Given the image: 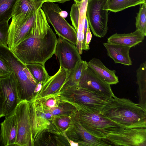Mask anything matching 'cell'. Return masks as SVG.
Here are the masks:
<instances>
[{
	"label": "cell",
	"mask_w": 146,
	"mask_h": 146,
	"mask_svg": "<svg viewBox=\"0 0 146 146\" xmlns=\"http://www.w3.org/2000/svg\"><path fill=\"white\" fill-rule=\"evenodd\" d=\"M75 132L79 138L80 145L82 146H114L107 139L95 137L85 130L75 117L74 123Z\"/></svg>",
	"instance_id": "cell-18"
},
{
	"label": "cell",
	"mask_w": 146,
	"mask_h": 146,
	"mask_svg": "<svg viewBox=\"0 0 146 146\" xmlns=\"http://www.w3.org/2000/svg\"><path fill=\"white\" fill-rule=\"evenodd\" d=\"M106 139L114 146H146V127L124 128Z\"/></svg>",
	"instance_id": "cell-11"
},
{
	"label": "cell",
	"mask_w": 146,
	"mask_h": 146,
	"mask_svg": "<svg viewBox=\"0 0 146 146\" xmlns=\"http://www.w3.org/2000/svg\"><path fill=\"white\" fill-rule=\"evenodd\" d=\"M0 91L4 103L5 117H6L15 114L21 101L18 93L17 78L13 72L0 78Z\"/></svg>",
	"instance_id": "cell-10"
},
{
	"label": "cell",
	"mask_w": 146,
	"mask_h": 146,
	"mask_svg": "<svg viewBox=\"0 0 146 146\" xmlns=\"http://www.w3.org/2000/svg\"><path fill=\"white\" fill-rule=\"evenodd\" d=\"M113 98L115 95L110 85L98 77L88 67L83 72L76 85Z\"/></svg>",
	"instance_id": "cell-13"
},
{
	"label": "cell",
	"mask_w": 146,
	"mask_h": 146,
	"mask_svg": "<svg viewBox=\"0 0 146 146\" xmlns=\"http://www.w3.org/2000/svg\"><path fill=\"white\" fill-rule=\"evenodd\" d=\"M43 10L48 23L53 27L56 34L68 41L76 45L77 41V33L60 14L62 9L58 4L52 2H46L42 5Z\"/></svg>",
	"instance_id": "cell-7"
},
{
	"label": "cell",
	"mask_w": 146,
	"mask_h": 146,
	"mask_svg": "<svg viewBox=\"0 0 146 146\" xmlns=\"http://www.w3.org/2000/svg\"><path fill=\"white\" fill-rule=\"evenodd\" d=\"M145 36L142 33L136 29L130 33L113 34L108 38L107 42L131 48L142 42Z\"/></svg>",
	"instance_id": "cell-19"
},
{
	"label": "cell",
	"mask_w": 146,
	"mask_h": 146,
	"mask_svg": "<svg viewBox=\"0 0 146 146\" xmlns=\"http://www.w3.org/2000/svg\"><path fill=\"white\" fill-rule=\"evenodd\" d=\"M60 90L64 97L96 113H100L113 98L78 86L62 88Z\"/></svg>",
	"instance_id": "cell-6"
},
{
	"label": "cell",
	"mask_w": 146,
	"mask_h": 146,
	"mask_svg": "<svg viewBox=\"0 0 146 146\" xmlns=\"http://www.w3.org/2000/svg\"><path fill=\"white\" fill-rule=\"evenodd\" d=\"M0 146H4L3 144L1 136V135L0 131Z\"/></svg>",
	"instance_id": "cell-38"
},
{
	"label": "cell",
	"mask_w": 146,
	"mask_h": 146,
	"mask_svg": "<svg viewBox=\"0 0 146 146\" xmlns=\"http://www.w3.org/2000/svg\"><path fill=\"white\" fill-rule=\"evenodd\" d=\"M0 57L13 70L17 80L18 96L21 101L33 100L38 82L34 79L25 65L10 51L8 46L0 45Z\"/></svg>",
	"instance_id": "cell-4"
},
{
	"label": "cell",
	"mask_w": 146,
	"mask_h": 146,
	"mask_svg": "<svg viewBox=\"0 0 146 146\" xmlns=\"http://www.w3.org/2000/svg\"><path fill=\"white\" fill-rule=\"evenodd\" d=\"M17 0H0V23L9 21Z\"/></svg>",
	"instance_id": "cell-25"
},
{
	"label": "cell",
	"mask_w": 146,
	"mask_h": 146,
	"mask_svg": "<svg viewBox=\"0 0 146 146\" xmlns=\"http://www.w3.org/2000/svg\"><path fill=\"white\" fill-rule=\"evenodd\" d=\"M5 116L4 103L0 91V119Z\"/></svg>",
	"instance_id": "cell-34"
},
{
	"label": "cell",
	"mask_w": 146,
	"mask_h": 146,
	"mask_svg": "<svg viewBox=\"0 0 146 146\" xmlns=\"http://www.w3.org/2000/svg\"><path fill=\"white\" fill-rule=\"evenodd\" d=\"M70 122V118L67 117H61L58 118L57 120L58 126L64 129L67 128L69 125Z\"/></svg>",
	"instance_id": "cell-31"
},
{
	"label": "cell",
	"mask_w": 146,
	"mask_h": 146,
	"mask_svg": "<svg viewBox=\"0 0 146 146\" xmlns=\"http://www.w3.org/2000/svg\"><path fill=\"white\" fill-rule=\"evenodd\" d=\"M57 40L51 28L46 34L31 29L27 37L11 51L25 65L39 63L44 65L54 54Z\"/></svg>",
	"instance_id": "cell-1"
},
{
	"label": "cell",
	"mask_w": 146,
	"mask_h": 146,
	"mask_svg": "<svg viewBox=\"0 0 146 146\" xmlns=\"http://www.w3.org/2000/svg\"><path fill=\"white\" fill-rule=\"evenodd\" d=\"M67 75V71L60 66L58 72L53 76H50L42 84L41 89L35 96L33 100L60 91L65 82Z\"/></svg>",
	"instance_id": "cell-14"
},
{
	"label": "cell",
	"mask_w": 146,
	"mask_h": 146,
	"mask_svg": "<svg viewBox=\"0 0 146 146\" xmlns=\"http://www.w3.org/2000/svg\"><path fill=\"white\" fill-rule=\"evenodd\" d=\"M36 12L28 17L22 14L13 16L9 25L7 45L11 51L28 35L35 18Z\"/></svg>",
	"instance_id": "cell-9"
},
{
	"label": "cell",
	"mask_w": 146,
	"mask_h": 146,
	"mask_svg": "<svg viewBox=\"0 0 146 146\" xmlns=\"http://www.w3.org/2000/svg\"><path fill=\"white\" fill-rule=\"evenodd\" d=\"M107 0H88L86 16L89 28L94 36L104 37L108 28Z\"/></svg>",
	"instance_id": "cell-8"
},
{
	"label": "cell",
	"mask_w": 146,
	"mask_h": 146,
	"mask_svg": "<svg viewBox=\"0 0 146 146\" xmlns=\"http://www.w3.org/2000/svg\"><path fill=\"white\" fill-rule=\"evenodd\" d=\"M100 113L124 128L146 127V111L128 99L115 96Z\"/></svg>",
	"instance_id": "cell-2"
},
{
	"label": "cell",
	"mask_w": 146,
	"mask_h": 146,
	"mask_svg": "<svg viewBox=\"0 0 146 146\" xmlns=\"http://www.w3.org/2000/svg\"><path fill=\"white\" fill-rule=\"evenodd\" d=\"M60 14L61 16L64 18L68 15V13L66 11H63L62 10L60 12Z\"/></svg>",
	"instance_id": "cell-37"
},
{
	"label": "cell",
	"mask_w": 146,
	"mask_h": 146,
	"mask_svg": "<svg viewBox=\"0 0 146 146\" xmlns=\"http://www.w3.org/2000/svg\"><path fill=\"white\" fill-rule=\"evenodd\" d=\"M15 114L17 129L15 146L34 145L40 125L34 101H20Z\"/></svg>",
	"instance_id": "cell-3"
},
{
	"label": "cell",
	"mask_w": 146,
	"mask_h": 146,
	"mask_svg": "<svg viewBox=\"0 0 146 146\" xmlns=\"http://www.w3.org/2000/svg\"><path fill=\"white\" fill-rule=\"evenodd\" d=\"M139 12L136 17V29L146 36V3L140 4Z\"/></svg>",
	"instance_id": "cell-26"
},
{
	"label": "cell",
	"mask_w": 146,
	"mask_h": 146,
	"mask_svg": "<svg viewBox=\"0 0 146 146\" xmlns=\"http://www.w3.org/2000/svg\"><path fill=\"white\" fill-rule=\"evenodd\" d=\"M76 117L86 131L94 136L106 139L109 134L124 128L100 113L93 112L77 105Z\"/></svg>",
	"instance_id": "cell-5"
},
{
	"label": "cell",
	"mask_w": 146,
	"mask_h": 146,
	"mask_svg": "<svg viewBox=\"0 0 146 146\" xmlns=\"http://www.w3.org/2000/svg\"><path fill=\"white\" fill-rule=\"evenodd\" d=\"M43 84L42 82H38L35 90L34 92L36 94L41 89ZM36 96V95H35Z\"/></svg>",
	"instance_id": "cell-36"
},
{
	"label": "cell",
	"mask_w": 146,
	"mask_h": 146,
	"mask_svg": "<svg viewBox=\"0 0 146 146\" xmlns=\"http://www.w3.org/2000/svg\"><path fill=\"white\" fill-rule=\"evenodd\" d=\"M1 135L4 146H15L17 129L15 113L5 117L0 124Z\"/></svg>",
	"instance_id": "cell-15"
},
{
	"label": "cell",
	"mask_w": 146,
	"mask_h": 146,
	"mask_svg": "<svg viewBox=\"0 0 146 146\" xmlns=\"http://www.w3.org/2000/svg\"><path fill=\"white\" fill-rule=\"evenodd\" d=\"M43 1L44 2H58L61 3H63L67 1H70V0H39Z\"/></svg>",
	"instance_id": "cell-35"
},
{
	"label": "cell",
	"mask_w": 146,
	"mask_h": 146,
	"mask_svg": "<svg viewBox=\"0 0 146 146\" xmlns=\"http://www.w3.org/2000/svg\"><path fill=\"white\" fill-rule=\"evenodd\" d=\"M137 83L138 86V103L146 111V62L141 64L136 70Z\"/></svg>",
	"instance_id": "cell-21"
},
{
	"label": "cell",
	"mask_w": 146,
	"mask_h": 146,
	"mask_svg": "<svg viewBox=\"0 0 146 146\" xmlns=\"http://www.w3.org/2000/svg\"><path fill=\"white\" fill-rule=\"evenodd\" d=\"M25 66L38 82H42L43 84L50 76L46 70L44 65L39 63H32Z\"/></svg>",
	"instance_id": "cell-24"
},
{
	"label": "cell",
	"mask_w": 146,
	"mask_h": 146,
	"mask_svg": "<svg viewBox=\"0 0 146 146\" xmlns=\"http://www.w3.org/2000/svg\"><path fill=\"white\" fill-rule=\"evenodd\" d=\"M58 58L60 66L69 71L82 60L75 45L59 36L54 54Z\"/></svg>",
	"instance_id": "cell-12"
},
{
	"label": "cell",
	"mask_w": 146,
	"mask_h": 146,
	"mask_svg": "<svg viewBox=\"0 0 146 146\" xmlns=\"http://www.w3.org/2000/svg\"><path fill=\"white\" fill-rule=\"evenodd\" d=\"M53 97H49L46 99L44 102L45 106L49 108L55 106L56 105V100Z\"/></svg>",
	"instance_id": "cell-33"
},
{
	"label": "cell",
	"mask_w": 146,
	"mask_h": 146,
	"mask_svg": "<svg viewBox=\"0 0 146 146\" xmlns=\"http://www.w3.org/2000/svg\"><path fill=\"white\" fill-rule=\"evenodd\" d=\"M44 2L39 0H17L13 9L12 17L22 14L27 17L41 8Z\"/></svg>",
	"instance_id": "cell-20"
},
{
	"label": "cell",
	"mask_w": 146,
	"mask_h": 146,
	"mask_svg": "<svg viewBox=\"0 0 146 146\" xmlns=\"http://www.w3.org/2000/svg\"><path fill=\"white\" fill-rule=\"evenodd\" d=\"M70 16L72 25L76 31L78 25L79 11L78 6L76 3L71 6Z\"/></svg>",
	"instance_id": "cell-29"
},
{
	"label": "cell",
	"mask_w": 146,
	"mask_h": 146,
	"mask_svg": "<svg viewBox=\"0 0 146 146\" xmlns=\"http://www.w3.org/2000/svg\"><path fill=\"white\" fill-rule=\"evenodd\" d=\"M92 34L90 28L89 27L87 30L85 37L84 46L83 50H87L90 49L89 44L92 38Z\"/></svg>",
	"instance_id": "cell-32"
},
{
	"label": "cell",
	"mask_w": 146,
	"mask_h": 146,
	"mask_svg": "<svg viewBox=\"0 0 146 146\" xmlns=\"http://www.w3.org/2000/svg\"><path fill=\"white\" fill-rule=\"evenodd\" d=\"M13 72V70L0 57V78L6 76Z\"/></svg>",
	"instance_id": "cell-30"
},
{
	"label": "cell",
	"mask_w": 146,
	"mask_h": 146,
	"mask_svg": "<svg viewBox=\"0 0 146 146\" xmlns=\"http://www.w3.org/2000/svg\"><path fill=\"white\" fill-rule=\"evenodd\" d=\"M87 62L82 60L79 61L75 67L67 71L68 75L65 82L61 88L77 85L84 71L88 67Z\"/></svg>",
	"instance_id": "cell-22"
},
{
	"label": "cell",
	"mask_w": 146,
	"mask_h": 146,
	"mask_svg": "<svg viewBox=\"0 0 146 146\" xmlns=\"http://www.w3.org/2000/svg\"><path fill=\"white\" fill-rule=\"evenodd\" d=\"M87 63L88 67L106 83L110 85L116 84L119 82L116 71L108 69L99 59L93 58Z\"/></svg>",
	"instance_id": "cell-16"
},
{
	"label": "cell",
	"mask_w": 146,
	"mask_h": 146,
	"mask_svg": "<svg viewBox=\"0 0 146 146\" xmlns=\"http://www.w3.org/2000/svg\"><path fill=\"white\" fill-rule=\"evenodd\" d=\"M146 0H107L106 9L116 13L129 7L146 3Z\"/></svg>",
	"instance_id": "cell-23"
},
{
	"label": "cell",
	"mask_w": 146,
	"mask_h": 146,
	"mask_svg": "<svg viewBox=\"0 0 146 146\" xmlns=\"http://www.w3.org/2000/svg\"><path fill=\"white\" fill-rule=\"evenodd\" d=\"M8 21L0 23V45L8 46L7 40L9 27Z\"/></svg>",
	"instance_id": "cell-28"
},
{
	"label": "cell",
	"mask_w": 146,
	"mask_h": 146,
	"mask_svg": "<svg viewBox=\"0 0 146 146\" xmlns=\"http://www.w3.org/2000/svg\"><path fill=\"white\" fill-rule=\"evenodd\" d=\"M74 0L75 2L76 3H78L82 1V0Z\"/></svg>",
	"instance_id": "cell-39"
},
{
	"label": "cell",
	"mask_w": 146,
	"mask_h": 146,
	"mask_svg": "<svg viewBox=\"0 0 146 146\" xmlns=\"http://www.w3.org/2000/svg\"><path fill=\"white\" fill-rule=\"evenodd\" d=\"M49 111L52 115H65L69 114L72 111H74L77 110V108L71 104H65L59 105L57 106L49 108Z\"/></svg>",
	"instance_id": "cell-27"
},
{
	"label": "cell",
	"mask_w": 146,
	"mask_h": 146,
	"mask_svg": "<svg viewBox=\"0 0 146 146\" xmlns=\"http://www.w3.org/2000/svg\"><path fill=\"white\" fill-rule=\"evenodd\" d=\"M108 56L112 58L115 63L126 66L131 65L132 62L129 52L131 48L122 45L107 43H103Z\"/></svg>",
	"instance_id": "cell-17"
}]
</instances>
